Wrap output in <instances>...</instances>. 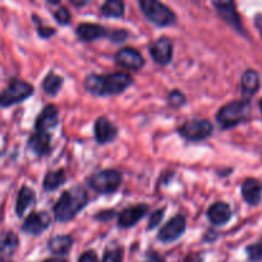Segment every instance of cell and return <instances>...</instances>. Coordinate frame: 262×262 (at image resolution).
<instances>
[{
    "label": "cell",
    "mask_w": 262,
    "mask_h": 262,
    "mask_svg": "<svg viewBox=\"0 0 262 262\" xmlns=\"http://www.w3.org/2000/svg\"><path fill=\"white\" fill-rule=\"evenodd\" d=\"M133 79L128 73L115 72V73L99 76V74H90L84 79V89L87 92L96 96L104 95H119L132 84Z\"/></svg>",
    "instance_id": "1"
},
{
    "label": "cell",
    "mask_w": 262,
    "mask_h": 262,
    "mask_svg": "<svg viewBox=\"0 0 262 262\" xmlns=\"http://www.w3.org/2000/svg\"><path fill=\"white\" fill-rule=\"evenodd\" d=\"M89 201V196L82 187H73L61 194L54 206V214L58 222L66 223L73 219Z\"/></svg>",
    "instance_id": "2"
},
{
    "label": "cell",
    "mask_w": 262,
    "mask_h": 262,
    "mask_svg": "<svg viewBox=\"0 0 262 262\" xmlns=\"http://www.w3.org/2000/svg\"><path fill=\"white\" fill-rule=\"evenodd\" d=\"M251 115V102L233 101L224 105L216 114V120L223 129H230L248 120Z\"/></svg>",
    "instance_id": "3"
},
{
    "label": "cell",
    "mask_w": 262,
    "mask_h": 262,
    "mask_svg": "<svg viewBox=\"0 0 262 262\" xmlns=\"http://www.w3.org/2000/svg\"><path fill=\"white\" fill-rule=\"evenodd\" d=\"M140 8L143 14L155 25L165 27V26L174 25L177 20L176 14L171 9H169L163 3L156 0H142L140 2Z\"/></svg>",
    "instance_id": "4"
},
{
    "label": "cell",
    "mask_w": 262,
    "mask_h": 262,
    "mask_svg": "<svg viewBox=\"0 0 262 262\" xmlns=\"http://www.w3.org/2000/svg\"><path fill=\"white\" fill-rule=\"evenodd\" d=\"M122 183V174L114 169H107L94 174L90 178L89 186L100 194H109L117 191Z\"/></svg>",
    "instance_id": "5"
},
{
    "label": "cell",
    "mask_w": 262,
    "mask_h": 262,
    "mask_svg": "<svg viewBox=\"0 0 262 262\" xmlns=\"http://www.w3.org/2000/svg\"><path fill=\"white\" fill-rule=\"evenodd\" d=\"M33 94V86L28 82L14 79L9 86L0 92V106L8 107L12 105L22 102Z\"/></svg>",
    "instance_id": "6"
},
{
    "label": "cell",
    "mask_w": 262,
    "mask_h": 262,
    "mask_svg": "<svg viewBox=\"0 0 262 262\" xmlns=\"http://www.w3.org/2000/svg\"><path fill=\"white\" fill-rule=\"evenodd\" d=\"M214 132V127L211 123L206 119H193L188 120L179 128V135L187 141L199 142V141L206 140Z\"/></svg>",
    "instance_id": "7"
},
{
    "label": "cell",
    "mask_w": 262,
    "mask_h": 262,
    "mask_svg": "<svg viewBox=\"0 0 262 262\" xmlns=\"http://www.w3.org/2000/svg\"><path fill=\"white\" fill-rule=\"evenodd\" d=\"M186 217L183 215H177L161 228V230L159 232V239L165 243L179 239L186 232Z\"/></svg>",
    "instance_id": "8"
},
{
    "label": "cell",
    "mask_w": 262,
    "mask_h": 262,
    "mask_svg": "<svg viewBox=\"0 0 262 262\" xmlns=\"http://www.w3.org/2000/svg\"><path fill=\"white\" fill-rule=\"evenodd\" d=\"M115 63L128 71H138L145 66L143 56L136 49L123 48L115 54Z\"/></svg>",
    "instance_id": "9"
},
{
    "label": "cell",
    "mask_w": 262,
    "mask_h": 262,
    "mask_svg": "<svg viewBox=\"0 0 262 262\" xmlns=\"http://www.w3.org/2000/svg\"><path fill=\"white\" fill-rule=\"evenodd\" d=\"M150 55L154 61L161 66H166L173 59V43H171L169 37H160L151 43L150 46Z\"/></svg>",
    "instance_id": "10"
},
{
    "label": "cell",
    "mask_w": 262,
    "mask_h": 262,
    "mask_svg": "<svg viewBox=\"0 0 262 262\" xmlns=\"http://www.w3.org/2000/svg\"><path fill=\"white\" fill-rule=\"evenodd\" d=\"M50 216L48 212H32L22 225V230L31 235H40L50 227Z\"/></svg>",
    "instance_id": "11"
},
{
    "label": "cell",
    "mask_w": 262,
    "mask_h": 262,
    "mask_svg": "<svg viewBox=\"0 0 262 262\" xmlns=\"http://www.w3.org/2000/svg\"><path fill=\"white\" fill-rule=\"evenodd\" d=\"M214 7L216 8L217 13L220 17L225 20L229 26H232L235 31L243 33V26L239 19L237 9H235V4L233 2H214L212 3Z\"/></svg>",
    "instance_id": "12"
},
{
    "label": "cell",
    "mask_w": 262,
    "mask_h": 262,
    "mask_svg": "<svg viewBox=\"0 0 262 262\" xmlns=\"http://www.w3.org/2000/svg\"><path fill=\"white\" fill-rule=\"evenodd\" d=\"M148 212L147 205H136L123 210L118 217V224L122 228H130L137 224L143 216Z\"/></svg>",
    "instance_id": "13"
},
{
    "label": "cell",
    "mask_w": 262,
    "mask_h": 262,
    "mask_svg": "<svg viewBox=\"0 0 262 262\" xmlns=\"http://www.w3.org/2000/svg\"><path fill=\"white\" fill-rule=\"evenodd\" d=\"M118 135V128L107 118L101 117L95 123V138L100 145L112 142Z\"/></svg>",
    "instance_id": "14"
},
{
    "label": "cell",
    "mask_w": 262,
    "mask_h": 262,
    "mask_svg": "<svg viewBox=\"0 0 262 262\" xmlns=\"http://www.w3.org/2000/svg\"><path fill=\"white\" fill-rule=\"evenodd\" d=\"M242 197L250 206H257L262 200V183L258 179L248 178L242 184Z\"/></svg>",
    "instance_id": "15"
},
{
    "label": "cell",
    "mask_w": 262,
    "mask_h": 262,
    "mask_svg": "<svg viewBox=\"0 0 262 262\" xmlns=\"http://www.w3.org/2000/svg\"><path fill=\"white\" fill-rule=\"evenodd\" d=\"M58 109H56L54 105H48V106L43 107L41 114L38 115L37 119H36L35 127L36 129H37V132L48 133V130L55 128L56 125H58Z\"/></svg>",
    "instance_id": "16"
},
{
    "label": "cell",
    "mask_w": 262,
    "mask_h": 262,
    "mask_svg": "<svg viewBox=\"0 0 262 262\" xmlns=\"http://www.w3.org/2000/svg\"><path fill=\"white\" fill-rule=\"evenodd\" d=\"M260 89V74L255 69H248L243 73L241 79V90H242V96L246 101H250L252 96H255L256 92Z\"/></svg>",
    "instance_id": "17"
},
{
    "label": "cell",
    "mask_w": 262,
    "mask_h": 262,
    "mask_svg": "<svg viewBox=\"0 0 262 262\" xmlns=\"http://www.w3.org/2000/svg\"><path fill=\"white\" fill-rule=\"evenodd\" d=\"M207 217L212 225L222 227L232 219V209L225 202H216L209 209Z\"/></svg>",
    "instance_id": "18"
},
{
    "label": "cell",
    "mask_w": 262,
    "mask_h": 262,
    "mask_svg": "<svg viewBox=\"0 0 262 262\" xmlns=\"http://www.w3.org/2000/svg\"><path fill=\"white\" fill-rule=\"evenodd\" d=\"M19 241L13 232L7 233L0 239V262H13L12 258L17 251Z\"/></svg>",
    "instance_id": "19"
},
{
    "label": "cell",
    "mask_w": 262,
    "mask_h": 262,
    "mask_svg": "<svg viewBox=\"0 0 262 262\" xmlns=\"http://www.w3.org/2000/svg\"><path fill=\"white\" fill-rule=\"evenodd\" d=\"M51 136L46 132H37L28 140V147L38 156H43L50 151Z\"/></svg>",
    "instance_id": "20"
},
{
    "label": "cell",
    "mask_w": 262,
    "mask_h": 262,
    "mask_svg": "<svg viewBox=\"0 0 262 262\" xmlns=\"http://www.w3.org/2000/svg\"><path fill=\"white\" fill-rule=\"evenodd\" d=\"M76 32L78 37L83 41H94L106 35L105 28L100 25H95V23H81L77 27Z\"/></svg>",
    "instance_id": "21"
},
{
    "label": "cell",
    "mask_w": 262,
    "mask_h": 262,
    "mask_svg": "<svg viewBox=\"0 0 262 262\" xmlns=\"http://www.w3.org/2000/svg\"><path fill=\"white\" fill-rule=\"evenodd\" d=\"M35 192L33 189H31L30 187H22L18 192L17 197V205H15V212H17V216H23L26 212V210L28 207L32 206L35 204Z\"/></svg>",
    "instance_id": "22"
},
{
    "label": "cell",
    "mask_w": 262,
    "mask_h": 262,
    "mask_svg": "<svg viewBox=\"0 0 262 262\" xmlns=\"http://www.w3.org/2000/svg\"><path fill=\"white\" fill-rule=\"evenodd\" d=\"M72 245H73V239L71 235H58L49 241L48 248L53 255L64 256L71 251Z\"/></svg>",
    "instance_id": "23"
},
{
    "label": "cell",
    "mask_w": 262,
    "mask_h": 262,
    "mask_svg": "<svg viewBox=\"0 0 262 262\" xmlns=\"http://www.w3.org/2000/svg\"><path fill=\"white\" fill-rule=\"evenodd\" d=\"M63 86V78L54 72H49L48 76L42 81V89L50 96H55L59 92V90Z\"/></svg>",
    "instance_id": "24"
},
{
    "label": "cell",
    "mask_w": 262,
    "mask_h": 262,
    "mask_svg": "<svg viewBox=\"0 0 262 262\" xmlns=\"http://www.w3.org/2000/svg\"><path fill=\"white\" fill-rule=\"evenodd\" d=\"M101 13L105 17H123L124 15V3L120 2V0H107L102 4Z\"/></svg>",
    "instance_id": "25"
},
{
    "label": "cell",
    "mask_w": 262,
    "mask_h": 262,
    "mask_svg": "<svg viewBox=\"0 0 262 262\" xmlns=\"http://www.w3.org/2000/svg\"><path fill=\"white\" fill-rule=\"evenodd\" d=\"M66 181L67 177L63 169L56 171H50V173L46 174L45 179H43V188L46 191H54V189L59 188L61 184H64Z\"/></svg>",
    "instance_id": "26"
},
{
    "label": "cell",
    "mask_w": 262,
    "mask_h": 262,
    "mask_svg": "<svg viewBox=\"0 0 262 262\" xmlns=\"http://www.w3.org/2000/svg\"><path fill=\"white\" fill-rule=\"evenodd\" d=\"M247 257L250 262H261L262 261V245L256 243L247 247Z\"/></svg>",
    "instance_id": "27"
},
{
    "label": "cell",
    "mask_w": 262,
    "mask_h": 262,
    "mask_svg": "<svg viewBox=\"0 0 262 262\" xmlns=\"http://www.w3.org/2000/svg\"><path fill=\"white\" fill-rule=\"evenodd\" d=\"M101 262H123V250L119 247L107 250Z\"/></svg>",
    "instance_id": "28"
},
{
    "label": "cell",
    "mask_w": 262,
    "mask_h": 262,
    "mask_svg": "<svg viewBox=\"0 0 262 262\" xmlns=\"http://www.w3.org/2000/svg\"><path fill=\"white\" fill-rule=\"evenodd\" d=\"M168 101L171 106L178 107L182 106V105L186 102V96H184L181 91H178V90H174V91H171L170 94H169Z\"/></svg>",
    "instance_id": "29"
},
{
    "label": "cell",
    "mask_w": 262,
    "mask_h": 262,
    "mask_svg": "<svg viewBox=\"0 0 262 262\" xmlns=\"http://www.w3.org/2000/svg\"><path fill=\"white\" fill-rule=\"evenodd\" d=\"M54 17H55L56 22H58L59 25H63V26L68 25V23L71 22V18H72L71 13H69L68 10H67V8L64 7L59 8V9L54 13Z\"/></svg>",
    "instance_id": "30"
},
{
    "label": "cell",
    "mask_w": 262,
    "mask_h": 262,
    "mask_svg": "<svg viewBox=\"0 0 262 262\" xmlns=\"http://www.w3.org/2000/svg\"><path fill=\"white\" fill-rule=\"evenodd\" d=\"M163 216L164 210H156L155 212H152V215L150 217V222H148V229H154V228L158 227L161 220H163Z\"/></svg>",
    "instance_id": "31"
},
{
    "label": "cell",
    "mask_w": 262,
    "mask_h": 262,
    "mask_svg": "<svg viewBox=\"0 0 262 262\" xmlns=\"http://www.w3.org/2000/svg\"><path fill=\"white\" fill-rule=\"evenodd\" d=\"M109 37L112 38L114 42H124L128 37V33L127 31L124 30H114L112 33H110Z\"/></svg>",
    "instance_id": "32"
},
{
    "label": "cell",
    "mask_w": 262,
    "mask_h": 262,
    "mask_svg": "<svg viewBox=\"0 0 262 262\" xmlns=\"http://www.w3.org/2000/svg\"><path fill=\"white\" fill-rule=\"evenodd\" d=\"M36 23H37L38 25V28H37V32L40 33V36H42V37H50V36H53L54 33H55V30H54V28H46V27H43L42 25H41V20L38 19V22L37 20H35Z\"/></svg>",
    "instance_id": "33"
},
{
    "label": "cell",
    "mask_w": 262,
    "mask_h": 262,
    "mask_svg": "<svg viewBox=\"0 0 262 262\" xmlns=\"http://www.w3.org/2000/svg\"><path fill=\"white\" fill-rule=\"evenodd\" d=\"M78 262H99V260H97V256L94 251H87L79 257Z\"/></svg>",
    "instance_id": "34"
},
{
    "label": "cell",
    "mask_w": 262,
    "mask_h": 262,
    "mask_svg": "<svg viewBox=\"0 0 262 262\" xmlns=\"http://www.w3.org/2000/svg\"><path fill=\"white\" fill-rule=\"evenodd\" d=\"M255 25H256V28L258 30V32H260L261 37H262V14H257L255 17Z\"/></svg>",
    "instance_id": "35"
},
{
    "label": "cell",
    "mask_w": 262,
    "mask_h": 262,
    "mask_svg": "<svg viewBox=\"0 0 262 262\" xmlns=\"http://www.w3.org/2000/svg\"><path fill=\"white\" fill-rule=\"evenodd\" d=\"M43 262H68V261L63 257H51V258H48V260H45Z\"/></svg>",
    "instance_id": "36"
},
{
    "label": "cell",
    "mask_w": 262,
    "mask_h": 262,
    "mask_svg": "<svg viewBox=\"0 0 262 262\" xmlns=\"http://www.w3.org/2000/svg\"><path fill=\"white\" fill-rule=\"evenodd\" d=\"M146 262H165V261H164L161 257H159V256L154 255V256H151V257L148 258V260Z\"/></svg>",
    "instance_id": "37"
},
{
    "label": "cell",
    "mask_w": 262,
    "mask_h": 262,
    "mask_svg": "<svg viewBox=\"0 0 262 262\" xmlns=\"http://www.w3.org/2000/svg\"><path fill=\"white\" fill-rule=\"evenodd\" d=\"M186 262H202V258L199 256H194V257H189Z\"/></svg>",
    "instance_id": "38"
},
{
    "label": "cell",
    "mask_w": 262,
    "mask_h": 262,
    "mask_svg": "<svg viewBox=\"0 0 262 262\" xmlns=\"http://www.w3.org/2000/svg\"><path fill=\"white\" fill-rule=\"evenodd\" d=\"M260 109H261V113H262V99H261V101H260Z\"/></svg>",
    "instance_id": "39"
},
{
    "label": "cell",
    "mask_w": 262,
    "mask_h": 262,
    "mask_svg": "<svg viewBox=\"0 0 262 262\" xmlns=\"http://www.w3.org/2000/svg\"><path fill=\"white\" fill-rule=\"evenodd\" d=\"M261 245H262V241H261Z\"/></svg>",
    "instance_id": "40"
}]
</instances>
